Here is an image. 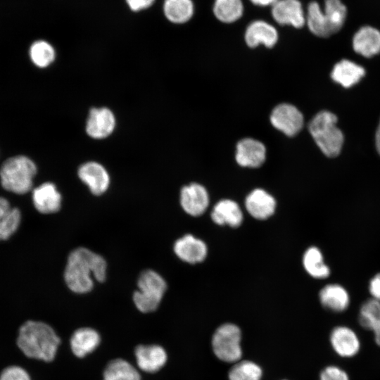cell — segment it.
<instances>
[{
    "instance_id": "cell-22",
    "label": "cell",
    "mask_w": 380,
    "mask_h": 380,
    "mask_svg": "<svg viewBox=\"0 0 380 380\" xmlns=\"http://www.w3.org/2000/svg\"><path fill=\"white\" fill-rule=\"evenodd\" d=\"M213 221L219 225L239 227L243 221V213L239 205L230 199L218 201L211 213Z\"/></svg>"
},
{
    "instance_id": "cell-30",
    "label": "cell",
    "mask_w": 380,
    "mask_h": 380,
    "mask_svg": "<svg viewBox=\"0 0 380 380\" xmlns=\"http://www.w3.org/2000/svg\"><path fill=\"white\" fill-rule=\"evenodd\" d=\"M103 380H141L137 369L127 361L117 358L106 365Z\"/></svg>"
},
{
    "instance_id": "cell-35",
    "label": "cell",
    "mask_w": 380,
    "mask_h": 380,
    "mask_svg": "<svg viewBox=\"0 0 380 380\" xmlns=\"http://www.w3.org/2000/svg\"><path fill=\"white\" fill-rule=\"evenodd\" d=\"M129 8L134 12H139L141 11L150 8L154 3L155 0H125Z\"/></svg>"
},
{
    "instance_id": "cell-17",
    "label": "cell",
    "mask_w": 380,
    "mask_h": 380,
    "mask_svg": "<svg viewBox=\"0 0 380 380\" xmlns=\"http://www.w3.org/2000/svg\"><path fill=\"white\" fill-rule=\"evenodd\" d=\"M330 343L334 352L342 357H352L358 353L360 348L358 336L346 326L333 329L330 334Z\"/></svg>"
},
{
    "instance_id": "cell-18",
    "label": "cell",
    "mask_w": 380,
    "mask_h": 380,
    "mask_svg": "<svg viewBox=\"0 0 380 380\" xmlns=\"http://www.w3.org/2000/svg\"><path fill=\"white\" fill-rule=\"evenodd\" d=\"M139 368L148 373L160 370L166 363L167 356L165 349L158 345H140L134 350Z\"/></svg>"
},
{
    "instance_id": "cell-27",
    "label": "cell",
    "mask_w": 380,
    "mask_h": 380,
    "mask_svg": "<svg viewBox=\"0 0 380 380\" xmlns=\"http://www.w3.org/2000/svg\"><path fill=\"white\" fill-rule=\"evenodd\" d=\"M358 320L362 327L373 332L375 342L380 346V302L371 298L363 303Z\"/></svg>"
},
{
    "instance_id": "cell-28",
    "label": "cell",
    "mask_w": 380,
    "mask_h": 380,
    "mask_svg": "<svg viewBox=\"0 0 380 380\" xmlns=\"http://www.w3.org/2000/svg\"><path fill=\"white\" fill-rule=\"evenodd\" d=\"M28 57L33 65L39 68H45L54 61L56 50L48 40L39 38L30 44Z\"/></svg>"
},
{
    "instance_id": "cell-10",
    "label": "cell",
    "mask_w": 380,
    "mask_h": 380,
    "mask_svg": "<svg viewBox=\"0 0 380 380\" xmlns=\"http://www.w3.org/2000/svg\"><path fill=\"white\" fill-rule=\"evenodd\" d=\"M351 48L366 58L380 54V30L371 25L360 26L352 36Z\"/></svg>"
},
{
    "instance_id": "cell-8",
    "label": "cell",
    "mask_w": 380,
    "mask_h": 380,
    "mask_svg": "<svg viewBox=\"0 0 380 380\" xmlns=\"http://www.w3.org/2000/svg\"><path fill=\"white\" fill-rule=\"evenodd\" d=\"M271 15L280 25L296 29L305 27V7L301 0H277L271 6Z\"/></svg>"
},
{
    "instance_id": "cell-29",
    "label": "cell",
    "mask_w": 380,
    "mask_h": 380,
    "mask_svg": "<svg viewBox=\"0 0 380 380\" xmlns=\"http://www.w3.org/2000/svg\"><path fill=\"white\" fill-rule=\"evenodd\" d=\"M244 12L242 0H214L213 13L222 23L230 24L239 20Z\"/></svg>"
},
{
    "instance_id": "cell-19",
    "label": "cell",
    "mask_w": 380,
    "mask_h": 380,
    "mask_svg": "<svg viewBox=\"0 0 380 380\" xmlns=\"http://www.w3.org/2000/svg\"><path fill=\"white\" fill-rule=\"evenodd\" d=\"M173 248L179 259L191 264L204 260L208 251L205 243L191 234H186L178 239Z\"/></svg>"
},
{
    "instance_id": "cell-4",
    "label": "cell",
    "mask_w": 380,
    "mask_h": 380,
    "mask_svg": "<svg viewBox=\"0 0 380 380\" xmlns=\"http://www.w3.org/2000/svg\"><path fill=\"white\" fill-rule=\"evenodd\" d=\"M37 172L35 163L25 155L6 159L0 167V183L4 189L23 195L31 191Z\"/></svg>"
},
{
    "instance_id": "cell-36",
    "label": "cell",
    "mask_w": 380,
    "mask_h": 380,
    "mask_svg": "<svg viewBox=\"0 0 380 380\" xmlns=\"http://www.w3.org/2000/svg\"><path fill=\"white\" fill-rule=\"evenodd\" d=\"M369 292L372 298L380 302V273L376 274L369 282Z\"/></svg>"
},
{
    "instance_id": "cell-12",
    "label": "cell",
    "mask_w": 380,
    "mask_h": 380,
    "mask_svg": "<svg viewBox=\"0 0 380 380\" xmlns=\"http://www.w3.org/2000/svg\"><path fill=\"white\" fill-rule=\"evenodd\" d=\"M115 125V117L109 108H93L89 113L86 132L93 139H105L113 133Z\"/></svg>"
},
{
    "instance_id": "cell-31",
    "label": "cell",
    "mask_w": 380,
    "mask_h": 380,
    "mask_svg": "<svg viewBox=\"0 0 380 380\" xmlns=\"http://www.w3.org/2000/svg\"><path fill=\"white\" fill-rule=\"evenodd\" d=\"M303 263L307 272L314 278L324 279L330 274V270L324 262L322 254L317 247L312 246L306 250Z\"/></svg>"
},
{
    "instance_id": "cell-24",
    "label": "cell",
    "mask_w": 380,
    "mask_h": 380,
    "mask_svg": "<svg viewBox=\"0 0 380 380\" xmlns=\"http://www.w3.org/2000/svg\"><path fill=\"white\" fill-rule=\"evenodd\" d=\"M319 297L323 307L336 312L345 311L350 303L347 291L336 284H328L322 288Z\"/></svg>"
},
{
    "instance_id": "cell-11",
    "label": "cell",
    "mask_w": 380,
    "mask_h": 380,
    "mask_svg": "<svg viewBox=\"0 0 380 380\" xmlns=\"http://www.w3.org/2000/svg\"><path fill=\"white\" fill-rule=\"evenodd\" d=\"M77 175L94 195H101L109 187V174L106 169L97 162L89 161L83 163L78 168Z\"/></svg>"
},
{
    "instance_id": "cell-3",
    "label": "cell",
    "mask_w": 380,
    "mask_h": 380,
    "mask_svg": "<svg viewBox=\"0 0 380 380\" xmlns=\"http://www.w3.org/2000/svg\"><path fill=\"white\" fill-rule=\"evenodd\" d=\"M16 343L25 356L51 362L56 355L61 340L48 324L27 320L19 329Z\"/></svg>"
},
{
    "instance_id": "cell-2",
    "label": "cell",
    "mask_w": 380,
    "mask_h": 380,
    "mask_svg": "<svg viewBox=\"0 0 380 380\" xmlns=\"http://www.w3.org/2000/svg\"><path fill=\"white\" fill-rule=\"evenodd\" d=\"M305 27L314 37L329 39L339 33L348 18V8L341 0H310L305 5Z\"/></svg>"
},
{
    "instance_id": "cell-14",
    "label": "cell",
    "mask_w": 380,
    "mask_h": 380,
    "mask_svg": "<svg viewBox=\"0 0 380 380\" xmlns=\"http://www.w3.org/2000/svg\"><path fill=\"white\" fill-rule=\"evenodd\" d=\"M179 200L183 210L194 217L202 215L209 205V196L206 189L198 183L183 186Z\"/></svg>"
},
{
    "instance_id": "cell-6",
    "label": "cell",
    "mask_w": 380,
    "mask_h": 380,
    "mask_svg": "<svg viewBox=\"0 0 380 380\" xmlns=\"http://www.w3.org/2000/svg\"><path fill=\"white\" fill-rule=\"evenodd\" d=\"M138 289L133 294L137 308L141 312L155 311L167 289V284L160 274L152 270L142 272L137 281Z\"/></svg>"
},
{
    "instance_id": "cell-23",
    "label": "cell",
    "mask_w": 380,
    "mask_h": 380,
    "mask_svg": "<svg viewBox=\"0 0 380 380\" xmlns=\"http://www.w3.org/2000/svg\"><path fill=\"white\" fill-rule=\"evenodd\" d=\"M101 337L94 329L83 327L77 329L70 341L73 354L77 357H84L93 352L99 345Z\"/></svg>"
},
{
    "instance_id": "cell-34",
    "label": "cell",
    "mask_w": 380,
    "mask_h": 380,
    "mask_svg": "<svg viewBox=\"0 0 380 380\" xmlns=\"http://www.w3.org/2000/svg\"><path fill=\"white\" fill-rule=\"evenodd\" d=\"M319 380H350L347 372L339 367L330 365L320 373Z\"/></svg>"
},
{
    "instance_id": "cell-25",
    "label": "cell",
    "mask_w": 380,
    "mask_h": 380,
    "mask_svg": "<svg viewBox=\"0 0 380 380\" xmlns=\"http://www.w3.org/2000/svg\"><path fill=\"white\" fill-rule=\"evenodd\" d=\"M20 221V211L12 207L7 199L0 197V241L12 236L19 228Z\"/></svg>"
},
{
    "instance_id": "cell-38",
    "label": "cell",
    "mask_w": 380,
    "mask_h": 380,
    "mask_svg": "<svg viewBox=\"0 0 380 380\" xmlns=\"http://www.w3.org/2000/svg\"><path fill=\"white\" fill-rule=\"evenodd\" d=\"M375 144L376 150L380 155V121L375 134Z\"/></svg>"
},
{
    "instance_id": "cell-13",
    "label": "cell",
    "mask_w": 380,
    "mask_h": 380,
    "mask_svg": "<svg viewBox=\"0 0 380 380\" xmlns=\"http://www.w3.org/2000/svg\"><path fill=\"white\" fill-rule=\"evenodd\" d=\"M244 39L250 48H255L260 44L272 48L277 43L279 34L273 25L258 19L251 22L246 27Z\"/></svg>"
},
{
    "instance_id": "cell-26",
    "label": "cell",
    "mask_w": 380,
    "mask_h": 380,
    "mask_svg": "<svg viewBox=\"0 0 380 380\" xmlns=\"http://www.w3.org/2000/svg\"><path fill=\"white\" fill-rule=\"evenodd\" d=\"M166 19L174 24H184L194 16L195 6L193 0H165L163 6Z\"/></svg>"
},
{
    "instance_id": "cell-21",
    "label": "cell",
    "mask_w": 380,
    "mask_h": 380,
    "mask_svg": "<svg viewBox=\"0 0 380 380\" xmlns=\"http://www.w3.org/2000/svg\"><path fill=\"white\" fill-rule=\"evenodd\" d=\"M365 75V68L348 58L335 63L331 72V79L345 88L355 85Z\"/></svg>"
},
{
    "instance_id": "cell-9",
    "label": "cell",
    "mask_w": 380,
    "mask_h": 380,
    "mask_svg": "<svg viewBox=\"0 0 380 380\" xmlns=\"http://www.w3.org/2000/svg\"><path fill=\"white\" fill-rule=\"evenodd\" d=\"M270 120L273 127L289 137L297 134L304 123L301 112L293 105L285 103L272 110Z\"/></svg>"
},
{
    "instance_id": "cell-32",
    "label": "cell",
    "mask_w": 380,
    "mask_h": 380,
    "mask_svg": "<svg viewBox=\"0 0 380 380\" xmlns=\"http://www.w3.org/2000/svg\"><path fill=\"white\" fill-rule=\"evenodd\" d=\"M262 372L256 363L243 360L235 362L229 372V380H260Z\"/></svg>"
},
{
    "instance_id": "cell-7",
    "label": "cell",
    "mask_w": 380,
    "mask_h": 380,
    "mask_svg": "<svg viewBox=\"0 0 380 380\" xmlns=\"http://www.w3.org/2000/svg\"><path fill=\"white\" fill-rule=\"evenodd\" d=\"M241 332L234 324H224L219 327L212 338V346L215 356L225 362L235 363L241 359Z\"/></svg>"
},
{
    "instance_id": "cell-1",
    "label": "cell",
    "mask_w": 380,
    "mask_h": 380,
    "mask_svg": "<svg viewBox=\"0 0 380 380\" xmlns=\"http://www.w3.org/2000/svg\"><path fill=\"white\" fill-rule=\"evenodd\" d=\"M105 259L92 251L80 247L70 252L64 271V279L68 289L75 293L91 291L94 279L103 282L106 277Z\"/></svg>"
},
{
    "instance_id": "cell-37",
    "label": "cell",
    "mask_w": 380,
    "mask_h": 380,
    "mask_svg": "<svg viewBox=\"0 0 380 380\" xmlns=\"http://www.w3.org/2000/svg\"><path fill=\"white\" fill-rule=\"evenodd\" d=\"M253 5L260 7L272 6L277 0H249Z\"/></svg>"
},
{
    "instance_id": "cell-15",
    "label": "cell",
    "mask_w": 380,
    "mask_h": 380,
    "mask_svg": "<svg viewBox=\"0 0 380 380\" xmlns=\"http://www.w3.org/2000/svg\"><path fill=\"white\" fill-rule=\"evenodd\" d=\"M32 198L34 207L42 214L55 213L61 207V194L51 182H44L34 188Z\"/></svg>"
},
{
    "instance_id": "cell-20",
    "label": "cell",
    "mask_w": 380,
    "mask_h": 380,
    "mask_svg": "<svg viewBox=\"0 0 380 380\" xmlns=\"http://www.w3.org/2000/svg\"><path fill=\"white\" fill-rule=\"evenodd\" d=\"M245 205L252 217L258 220H266L274 213L276 201L264 189H255L247 196Z\"/></svg>"
},
{
    "instance_id": "cell-33",
    "label": "cell",
    "mask_w": 380,
    "mask_h": 380,
    "mask_svg": "<svg viewBox=\"0 0 380 380\" xmlns=\"http://www.w3.org/2000/svg\"><path fill=\"white\" fill-rule=\"evenodd\" d=\"M0 380H31L27 372L16 365L5 368L0 374Z\"/></svg>"
},
{
    "instance_id": "cell-5",
    "label": "cell",
    "mask_w": 380,
    "mask_h": 380,
    "mask_svg": "<svg viewBox=\"0 0 380 380\" xmlns=\"http://www.w3.org/2000/svg\"><path fill=\"white\" fill-rule=\"evenodd\" d=\"M338 118L328 110L317 113L308 125L310 134L317 146L327 157L334 158L341 151L344 136L336 126Z\"/></svg>"
},
{
    "instance_id": "cell-16",
    "label": "cell",
    "mask_w": 380,
    "mask_h": 380,
    "mask_svg": "<svg viewBox=\"0 0 380 380\" xmlns=\"http://www.w3.org/2000/svg\"><path fill=\"white\" fill-rule=\"evenodd\" d=\"M236 160L242 167H258L266 159V148L258 140L244 138L236 144Z\"/></svg>"
}]
</instances>
